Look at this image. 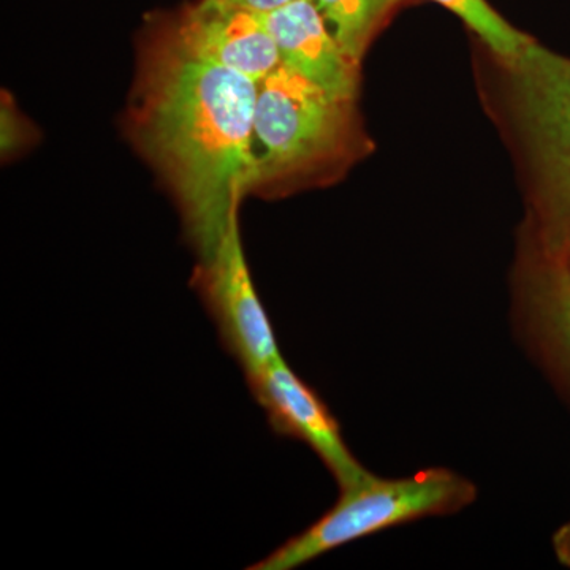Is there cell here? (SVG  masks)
I'll return each mask as SVG.
<instances>
[{"label":"cell","instance_id":"cell-1","mask_svg":"<svg viewBox=\"0 0 570 570\" xmlns=\"http://www.w3.org/2000/svg\"><path fill=\"white\" fill-rule=\"evenodd\" d=\"M258 82L200 58L157 26L130 105L135 145L159 171L198 257L216 249L249 190Z\"/></svg>","mask_w":570,"mask_h":570},{"label":"cell","instance_id":"cell-2","mask_svg":"<svg viewBox=\"0 0 570 570\" xmlns=\"http://www.w3.org/2000/svg\"><path fill=\"white\" fill-rule=\"evenodd\" d=\"M478 498L474 483L445 468L423 469L411 478L367 474L341 490V498L316 523L255 562L249 570H291L374 532L425 517L460 512Z\"/></svg>","mask_w":570,"mask_h":570},{"label":"cell","instance_id":"cell-3","mask_svg":"<svg viewBox=\"0 0 570 570\" xmlns=\"http://www.w3.org/2000/svg\"><path fill=\"white\" fill-rule=\"evenodd\" d=\"M354 100L333 96L281 63L258 85L249 194H266L346 149Z\"/></svg>","mask_w":570,"mask_h":570},{"label":"cell","instance_id":"cell-4","mask_svg":"<svg viewBox=\"0 0 570 570\" xmlns=\"http://www.w3.org/2000/svg\"><path fill=\"white\" fill-rule=\"evenodd\" d=\"M508 67L538 176L543 250L562 257L570 247V58L531 40Z\"/></svg>","mask_w":570,"mask_h":570},{"label":"cell","instance_id":"cell-5","mask_svg":"<svg viewBox=\"0 0 570 570\" xmlns=\"http://www.w3.org/2000/svg\"><path fill=\"white\" fill-rule=\"evenodd\" d=\"M193 287L212 316L225 351L243 367L246 377L283 358L247 265L238 209L232 214L216 249L200 258Z\"/></svg>","mask_w":570,"mask_h":570},{"label":"cell","instance_id":"cell-6","mask_svg":"<svg viewBox=\"0 0 570 570\" xmlns=\"http://www.w3.org/2000/svg\"><path fill=\"white\" fill-rule=\"evenodd\" d=\"M250 393L279 436L305 442L336 479L341 490L355 485L370 471L344 442L340 423L321 396L296 376L284 358L246 377Z\"/></svg>","mask_w":570,"mask_h":570},{"label":"cell","instance_id":"cell-7","mask_svg":"<svg viewBox=\"0 0 570 570\" xmlns=\"http://www.w3.org/2000/svg\"><path fill=\"white\" fill-rule=\"evenodd\" d=\"M187 50L261 85L281 66L264 17L220 0H197L165 22Z\"/></svg>","mask_w":570,"mask_h":570},{"label":"cell","instance_id":"cell-8","mask_svg":"<svg viewBox=\"0 0 570 570\" xmlns=\"http://www.w3.org/2000/svg\"><path fill=\"white\" fill-rule=\"evenodd\" d=\"M262 17L275 40L281 63L333 96L355 99L358 62L337 43L314 0H294Z\"/></svg>","mask_w":570,"mask_h":570},{"label":"cell","instance_id":"cell-9","mask_svg":"<svg viewBox=\"0 0 570 570\" xmlns=\"http://www.w3.org/2000/svg\"><path fill=\"white\" fill-rule=\"evenodd\" d=\"M546 257L532 296L535 318L570 376V268L558 255Z\"/></svg>","mask_w":570,"mask_h":570},{"label":"cell","instance_id":"cell-10","mask_svg":"<svg viewBox=\"0 0 570 570\" xmlns=\"http://www.w3.org/2000/svg\"><path fill=\"white\" fill-rule=\"evenodd\" d=\"M396 0H314L337 43L360 62L379 22Z\"/></svg>","mask_w":570,"mask_h":570},{"label":"cell","instance_id":"cell-11","mask_svg":"<svg viewBox=\"0 0 570 570\" xmlns=\"http://www.w3.org/2000/svg\"><path fill=\"white\" fill-rule=\"evenodd\" d=\"M455 13L505 63L515 61L531 39L517 31L487 0H434Z\"/></svg>","mask_w":570,"mask_h":570},{"label":"cell","instance_id":"cell-12","mask_svg":"<svg viewBox=\"0 0 570 570\" xmlns=\"http://www.w3.org/2000/svg\"><path fill=\"white\" fill-rule=\"evenodd\" d=\"M6 99L7 96L3 94L2 110H0V146H2V156L10 157L20 151L22 146L28 145L31 129L14 105Z\"/></svg>","mask_w":570,"mask_h":570},{"label":"cell","instance_id":"cell-13","mask_svg":"<svg viewBox=\"0 0 570 570\" xmlns=\"http://www.w3.org/2000/svg\"><path fill=\"white\" fill-rule=\"evenodd\" d=\"M220 2L238 7V9L254 11V13L265 14L287 6L294 0H220Z\"/></svg>","mask_w":570,"mask_h":570},{"label":"cell","instance_id":"cell-14","mask_svg":"<svg viewBox=\"0 0 570 570\" xmlns=\"http://www.w3.org/2000/svg\"><path fill=\"white\" fill-rule=\"evenodd\" d=\"M553 550L558 561L570 569V521L554 532Z\"/></svg>","mask_w":570,"mask_h":570},{"label":"cell","instance_id":"cell-15","mask_svg":"<svg viewBox=\"0 0 570 570\" xmlns=\"http://www.w3.org/2000/svg\"><path fill=\"white\" fill-rule=\"evenodd\" d=\"M562 258H564V262L566 264H568L569 268H570V247L568 249V253H566L564 255H562Z\"/></svg>","mask_w":570,"mask_h":570}]
</instances>
